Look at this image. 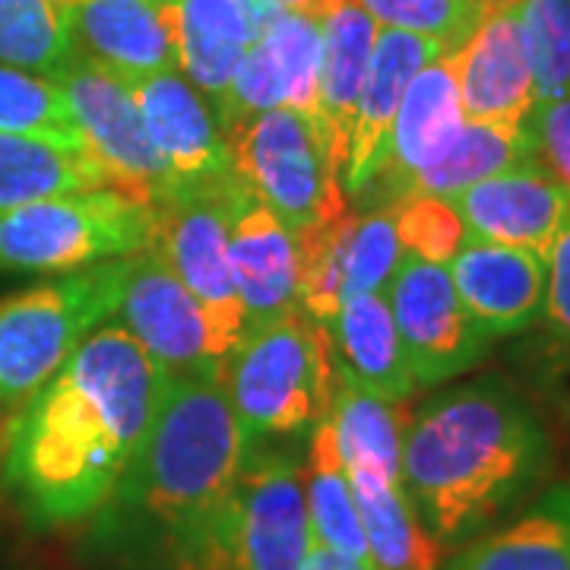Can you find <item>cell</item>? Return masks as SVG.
I'll use <instances>...</instances> for the list:
<instances>
[{"label": "cell", "instance_id": "cell-14", "mask_svg": "<svg viewBox=\"0 0 570 570\" xmlns=\"http://www.w3.org/2000/svg\"><path fill=\"white\" fill-rule=\"evenodd\" d=\"M67 32L82 61L124 82L178 70V3L61 0Z\"/></svg>", "mask_w": 570, "mask_h": 570}, {"label": "cell", "instance_id": "cell-37", "mask_svg": "<svg viewBox=\"0 0 570 570\" xmlns=\"http://www.w3.org/2000/svg\"><path fill=\"white\" fill-rule=\"evenodd\" d=\"M542 324L551 348H570V219L546 254V307Z\"/></svg>", "mask_w": 570, "mask_h": 570}, {"label": "cell", "instance_id": "cell-39", "mask_svg": "<svg viewBox=\"0 0 570 570\" xmlns=\"http://www.w3.org/2000/svg\"><path fill=\"white\" fill-rule=\"evenodd\" d=\"M551 396L570 422V348H551Z\"/></svg>", "mask_w": 570, "mask_h": 570}, {"label": "cell", "instance_id": "cell-10", "mask_svg": "<svg viewBox=\"0 0 570 570\" xmlns=\"http://www.w3.org/2000/svg\"><path fill=\"white\" fill-rule=\"evenodd\" d=\"M86 153L102 168L108 187L156 206L168 194V175L146 137L134 92L115 73L73 58L55 77Z\"/></svg>", "mask_w": 570, "mask_h": 570}, {"label": "cell", "instance_id": "cell-22", "mask_svg": "<svg viewBox=\"0 0 570 570\" xmlns=\"http://www.w3.org/2000/svg\"><path fill=\"white\" fill-rule=\"evenodd\" d=\"M336 374L384 403H409L415 377L393 324L387 292L355 295L324 326Z\"/></svg>", "mask_w": 570, "mask_h": 570}, {"label": "cell", "instance_id": "cell-34", "mask_svg": "<svg viewBox=\"0 0 570 570\" xmlns=\"http://www.w3.org/2000/svg\"><path fill=\"white\" fill-rule=\"evenodd\" d=\"M396 238L409 257H419L428 264L448 266L456 250L466 245V225L460 219L450 197L434 194H412L393 204Z\"/></svg>", "mask_w": 570, "mask_h": 570}, {"label": "cell", "instance_id": "cell-32", "mask_svg": "<svg viewBox=\"0 0 570 570\" xmlns=\"http://www.w3.org/2000/svg\"><path fill=\"white\" fill-rule=\"evenodd\" d=\"M276 77L283 86L285 108H298L317 118L321 108V20L317 13L283 10L261 36Z\"/></svg>", "mask_w": 570, "mask_h": 570}, {"label": "cell", "instance_id": "cell-26", "mask_svg": "<svg viewBox=\"0 0 570 570\" xmlns=\"http://www.w3.org/2000/svg\"><path fill=\"white\" fill-rule=\"evenodd\" d=\"M409 415L406 403H384L352 387L340 374L333 377L326 419L336 431L346 472H374L403 482V431Z\"/></svg>", "mask_w": 570, "mask_h": 570}, {"label": "cell", "instance_id": "cell-24", "mask_svg": "<svg viewBox=\"0 0 570 570\" xmlns=\"http://www.w3.org/2000/svg\"><path fill=\"white\" fill-rule=\"evenodd\" d=\"M371 570H441L444 546L428 532L403 482L348 472Z\"/></svg>", "mask_w": 570, "mask_h": 570}, {"label": "cell", "instance_id": "cell-13", "mask_svg": "<svg viewBox=\"0 0 570 570\" xmlns=\"http://www.w3.org/2000/svg\"><path fill=\"white\" fill-rule=\"evenodd\" d=\"M127 86L140 108L146 137L165 165L168 194L235 178L216 108L181 70L153 73Z\"/></svg>", "mask_w": 570, "mask_h": 570}, {"label": "cell", "instance_id": "cell-7", "mask_svg": "<svg viewBox=\"0 0 570 570\" xmlns=\"http://www.w3.org/2000/svg\"><path fill=\"white\" fill-rule=\"evenodd\" d=\"M232 171L295 235L348 209L343 171L330 159L324 130L298 108H269L225 134Z\"/></svg>", "mask_w": 570, "mask_h": 570}, {"label": "cell", "instance_id": "cell-1", "mask_svg": "<svg viewBox=\"0 0 570 570\" xmlns=\"http://www.w3.org/2000/svg\"><path fill=\"white\" fill-rule=\"evenodd\" d=\"M168 371L121 324L82 340L13 419L3 479L36 527H73L115 498L159 412Z\"/></svg>", "mask_w": 570, "mask_h": 570}, {"label": "cell", "instance_id": "cell-29", "mask_svg": "<svg viewBox=\"0 0 570 570\" xmlns=\"http://www.w3.org/2000/svg\"><path fill=\"white\" fill-rule=\"evenodd\" d=\"M527 163H535L530 124L469 121L466 118L448 146V153L409 184L406 197L412 194L453 197L491 175H501Z\"/></svg>", "mask_w": 570, "mask_h": 570}, {"label": "cell", "instance_id": "cell-23", "mask_svg": "<svg viewBox=\"0 0 570 570\" xmlns=\"http://www.w3.org/2000/svg\"><path fill=\"white\" fill-rule=\"evenodd\" d=\"M441 570H570V485H551L513 520L463 542Z\"/></svg>", "mask_w": 570, "mask_h": 570}, {"label": "cell", "instance_id": "cell-18", "mask_svg": "<svg viewBox=\"0 0 570 570\" xmlns=\"http://www.w3.org/2000/svg\"><path fill=\"white\" fill-rule=\"evenodd\" d=\"M453 288L485 340L517 336L542 321L546 257L523 247L466 242L448 264Z\"/></svg>", "mask_w": 570, "mask_h": 570}, {"label": "cell", "instance_id": "cell-38", "mask_svg": "<svg viewBox=\"0 0 570 570\" xmlns=\"http://www.w3.org/2000/svg\"><path fill=\"white\" fill-rule=\"evenodd\" d=\"M527 124L535 142V163L570 194V96L535 105Z\"/></svg>", "mask_w": 570, "mask_h": 570}, {"label": "cell", "instance_id": "cell-21", "mask_svg": "<svg viewBox=\"0 0 570 570\" xmlns=\"http://www.w3.org/2000/svg\"><path fill=\"white\" fill-rule=\"evenodd\" d=\"M321 108L317 124L324 130L330 159L340 171H346L348 140L355 105L365 82L367 61L381 26L358 0H321Z\"/></svg>", "mask_w": 570, "mask_h": 570}, {"label": "cell", "instance_id": "cell-4", "mask_svg": "<svg viewBox=\"0 0 570 570\" xmlns=\"http://www.w3.org/2000/svg\"><path fill=\"white\" fill-rule=\"evenodd\" d=\"M223 377L250 444L314 428L336 377L326 330L305 311L250 326L232 348Z\"/></svg>", "mask_w": 570, "mask_h": 570}, {"label": "cell", "instance_id": "cell-20", "mask_svg": "<svg viewBox=\"0 0 570 570\" xmlns=\"http://www.w3.org/2000/svg\"><path fill=\"white\" fill-rule=\"evenodd\" d=\"M232 279L245 324L261 326L298 307V238L250 190L238 206L228 242Z\"/></svg>", "mask_w": 570, "mask_h": 570}, {"label": "cell", "instance_id": "cell-27", "mask_svg": "<svg viewBox=\"0 0 570 570\" xmlns=\"http://www.w3.org/2000/svg\"><path fill=\"white\" fill-rule=\"evenodd\" d=\"M92 187L108 181L86 149L0 130V213Z\"/></svg>", "mask_w": 570, "mask_h": 570}, {"label": "cell", "instance_id": "cell-17", "mask_svg": "<svg viewBox=\"0 0 570 570\" xmlns=\"http://www.w3.org/2000/svg\"><path fill=\"white\" fill-rule=\"evenodd\" d=\"M448 51L450 48L441 41L381 26L371 61H367L365 82L358 92V105H355V121H352L348 159L343 171V187L348 197H358L387 159L390 130H393L409 82L415 80V73L425 63Z\"/></svg>", "mask_w": 570, "mask_h": 570}, {"label": "cell", "instance_id": "cell-42", "mask_svg": "<svg viewBox=\"0 0 570 570\" xmlns=\"http://www.w3.org/2000/svg\"><path fill=\"white\" fill-rule=\"evenodd\" d=\"M156 3H178V0H156Z\"/></svg>", "mask_w": 570, "mask_h": 570}, {"label": "cell", "instance_id": "cell-11", "mask_svg": "<svg viewBox=\"0 0 570 570\" xmlns=\"http://www.w3.org/2000/svg\"><path fill=\"white\" fill-rule=\"evenodd\" d=\"M115 314H121L124 330L168 374L225 371L235 348L153 247L127 257L121 305Z\"/></svg>", "mask_w": 570, "mask_h": 570}, {"label": "cell", "instance_id": "cell-40", "mask_svg": "<svg viewBox=\"0 0 570 570\" xmlns=\"http://www.w3.org/2000/svg\"><path fill=\"white\" fill-rule=\"evenodd\" d=\"M298 570H371L365 561H355V558H346V554H340V551H330L324 546H317V542H311V549H307L305 561H302V568Z\"/></svg>", "mask_w": 570, "mask_h": 570}, {"label": "cell", "instance_id": "cell-19", "mask_svg": "<svg viewBox=\"0 0 570 570\" xmlns=\"http://www.w3.org/2000/svg\"><path fill=\"white\" fill-rule=\"evenodd\" d=\"M456 82L469 121H530L535 92L520 29V3L482 13L472 36L456 48Z\"/></svg>", "mask_w": 570, "mask_h": 570}, {"label": "cell", "instance_id": "cell-9", "mask_svg": "<svg viewBox=\"0 0 570 570\" xmlns=\"http://www.w3.org/2000/svg\"><path fill=\"white\" fill-rule=\"evenodd\" d=\"M245 197L247 187L238 178L175 190L153 206L149 242L168 269L194 292L232 346H238L247 333L228 261L232 225Z\"/></svg>", "mask_w": 570, "mask_h": 570}, {"label": "cell", "instance_id": "cell-30", "mask_svg": "<svg viewBox=\"0 0 570 570\" xmlns=\"http://www.w3.org/2000/svg\"><path fill=\"white\" fill-rule=\"evenodd\" d=\"M73 58L61 0H0V63L55 77Z\"/></svg>", "mask_w": 570, "mask_h": 570}, {"label": "cell", "instance_id": "cell-41", "mask_svg": "<svg viewBox=\"0 0 570 570\" xmlns=\"http://www.w3.org/2000/svg\"><path fill=\"white\" fill-rule=\"evenodd\" d=\"M269 3H276L279 10H295V13H314L321 0H269Z\"/></svg>", "mask_w": 570, "mask_h": 570}, {"label": "cell", "instance_id": "cell-35", "mask_svg": "<svg viewBox=\"0 0 570 570\" xmlns=\"http://www.w3.org/2000/svg\"><path fill=\"white\" fill-rule=\"evenodd\" d=\"M400 257H403V247L396 238L393 204L367 206L365 213H355L352 235H348L346 302L367 292H387Z\"/></svg>", "mask_w": 570, "mask_h": 570}, {"label": "cell", "instance_id": "cell-15", "mask_svg": "<svg viewBox=\"0 0 570 570\" xmlns=\"http://www.w3.org/2000/svg\"><path fill=\"white\" fill-rule=\"evenodd\" d=\"M463 121L466 115L456 82V51H448L425 63L415 73V80L409 82L390 130L387 159L374 175V181L355 200H362L365 206H387L403 200L409 184L448 153Z\"/></svg>", "mask_w": 570, "mask_h": 570}, {"label": "cell", "instance_id": "cell-3", "mask_svg": "<svg viewBox=\"0 0 570 570\" xmlns=\"http://www.w3.org/2000/svg\"><path fill=\"white\" fill-rule=\"evenodd\" d=\"M254 444L238 422L223 371L168 374L159 412L111 501L181 570L223 517Z\"/></svg>", "mask_w": 570, "mask_h": 570}, {"label": "cell", "instance_id": "cell-6", "mask_svg": "<svg viewBox=\"0 0 570 570\" xmlns=\"http://www.w3.org/2000/svg\"><path fill=\"white\" fill-rule=\"evenodd\" d=\"M149 242L153 206L115 187L73 190L0 213V273H73Z\"/></svg>", "mask_w": 570, "mask_h": 570}, {"label": "cell", "instance_id": "cell-5", "mask_svg": "<svg viewBox=\"0 0 570 570\" xmlns=\"http://www.w3.org/2000/svg\"><path fill=\"white\" fill-rule=\"evenodd\" d=\"M127 257L0 298V406H22L118 311Z\"/></svg>", "mask_w": 570, "mask_h": 570}, {"label": "cell", "instance_id": "cell-8", "mask_svg": "<svg viewBox=\"0 0 570 570\" xmlns=\"http://www.w3.org/2000/svg\"><path fill=\"white\" fill-rule=\"evenodd\" d=\"M311 542L302 463L254 444L223 517L181 570H298Z\"/></svg>", "mask_w": 570, "mask_h": 570}, {"label": "cell", "instance_id": "cell-12", "mask_svg": "<svg viewBox=\"0 0 570 570\" xmlns=\"http://www.w3.org/2000/svg\"><path fill=\"white\" fill-rule=\"evenodd\" d=\"M387 302L419 387L453 381L485 358L491 340L469 317L448 266L403 254Z\"/></svg>", "mask_w": 570, "mask_h": 570}, {"label": "cell", "instance_id": "cell-2", "mask_svg": "<svg viewBox=\"0 0 570 570\" xmlns=\"http://www.w3.org/2000/svg\"><path fill=\"white\" fill-rule=\"evenodd\" d=\"M549 469V428L501 374L428 396L403 431V489L444 549L498 527Z\"/></svg>", "mask_w": 570, "mask_h": 570}, {"label": "cell", "instance_id": "cell-33", "mask_svg": "<svg viewBox=\"0 0 570 570\" xmlns=\"http://www.w3.org/2000/svg\"><path fill=\"white\" fill-rule=\"evenodd\" d=\"M535 105L570 96V0H520Z\"/></svg>", "mask_w": 570, "mask_h": 570}, {"label": "cell", "instance_id": "cell-25", "mask_svg": "<svg viewBox=\"0 0 570 570\" xmlns=\"http://www.w3.org/2000/svg\"><path fill=\"white\" fill-rule=\"evenodd\" d=\"M254 39L247 0H178V70L216 105Z\"/></svg>", "mask_w": 570, "mask_h": 570}, {"label": "cell", "instance_id": "cell-31", "mask_svg": "<svg viewBox=\"0 0 570 570\" xmlns=\"http://www.w3.org/2000/svg\"><path fill=\"white\" fill-rule=\"evenodd\" d=\"M0 130L86 149L55 80L10 63H0Z\"/></svg>", "mask_w": 570, "mask_h": 570}, {"label": "cell", "instance_id": "cell-36", "mask_svg": "<svg viewBox=\"0 0 570 570\" xmlns=\"http://www.w3.org/2000/svg\"><path fill=\"white\" fill-rule=\"evenodd\" d=\"M377 26L448 45L456 51L485 13V0H358Z\"/></svg>", "mask_w": 570, "mask_h": 570}, {"label": "cell", "instance_id": "cell-16", "mask_svg": "<svg viewBox=\"0 0 570 570\" xmlns=\"http://www.w3.org/2000/svg\"><path fill=\"white\" fill-rule=\"evenodd\" d=\"M450 200L466 225L469 242L523 247L542 257L570 219V194L539 163L491 175Z\"/></svg>", "mask_w": 570, "mask_h": 570}, {"label": "cell", "instance_id": "cell-28", "mask_svg": "<svg viewBox=\"0 0 570 570\" xmlns=\"http://www.w3.org/2000/svg\"><path fill=\"white\" fill-rule=\"evenodd\" d=\"M302 482H305L311 539L324 549L340 551L346 558L367 564L365 532H362V520H358V508H355V494L348 485L340 441H336V431L330 425L326 412L324 419L311 428L307 466L302 469Z\"/></svg>", "mask_w": 570, "mask_h": 570}]
</instances>
